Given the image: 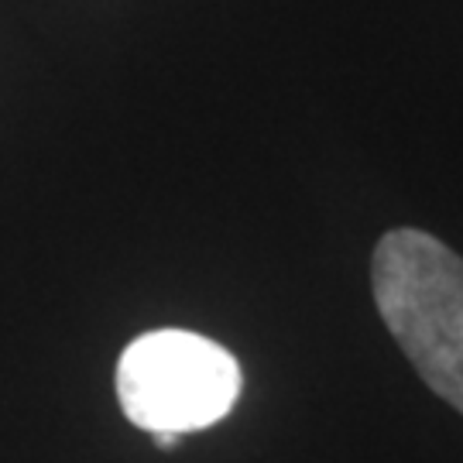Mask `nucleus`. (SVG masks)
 Instances as JSON below:
<instances>
[{"instance_id":"obj_1","label":"nucleus","mask_w":463,"mask_h":463,"mask_svg":"<svg viewBox=\"0 0 463 463\" xmlns=\"http://www.w3.org/2000/svg\"><path fill=\"white\" fill-rule=\"evenodd\" d=\"M371 285L415 374L463 415V258L432 233L398 227L374 248Z\"/></svg>"},{"instance_id":"obj_2","label":"nucleus","mask_w":463,"mask_h":463,"mask_svg":"<svg viewBox=\"0 0 463 463\" xmlns=\"http://www.w3.org/2000/svg\"><path fill=\"white\" fill-rule=\"evenodd\" d=\"M241 398V364L189 330H151L117 361V402L145 432H196L227 419Z\"/></svg>"},{"instance_id":"obj_3","label":"nucleus","mask_w":463,"mask_h":463,"mask_svg":"<svg viewBox=\"0 0 463 463\" xmlns=\"http://www.w3.org/2000/svg\"><path fill=\"white\" fill-rule=\"evenodd\" d=\"M155 439H158L162 449H175V443L183 439V432H155Z\"/></svg>"}]
</instances>
